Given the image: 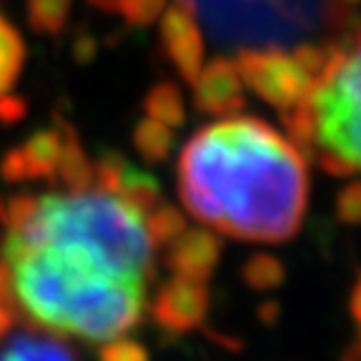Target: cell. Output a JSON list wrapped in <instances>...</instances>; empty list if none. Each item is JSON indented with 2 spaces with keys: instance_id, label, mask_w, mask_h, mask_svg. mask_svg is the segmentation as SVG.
<instances>
[{
  "instance_id": "obj_5",
  "label": "cell",
  "mask_w": 361,
  "mask_h": 361,
  "mask_svg": "<svg viewBox=\"0 0 361 361\" xmlns=\"http://www.w3.org/2000/svg\"><path fill=\"white\" fill-rule=\"evenodd\" d=\"M25 61V45L16 28L0 16V96L11 93Z\"/></svg>"
},
{
  "instance_id": "obj_4",
  "label": "cell",
  "mask_w": 361,
  "mask_h": 361,
  "mask_svg": "<svg viewBox=\"0 0 361 361\" xmlns=\"http://www.w3.org/2000/svg\"><path fill=\"white\" fill-rule=\"evenodd\" d=\"M0 361H75V356L66 344L48 334L11 329L0 338Z\"/></svg>"
},
{
  "instance_id": "obj_6",
  "label": "cell",
  "mask_w": 361,
  "mask_h": 361,
  "mask_svg": "<svg viewBox=\"0 0 361 361\" xmlns=\"http://www.w3.org/2000/svg\"><path fill=\"white\" fill-rule=\"evenodd\" d=\"M28 11L38 30H58L66 20L68 0H28Z\"/></svg>"
},
{
  "instance_id": "obj_7",
  "label": "cell",
  "mask_w": 361,
  "mask_h": 361,
  "mask_svg": "<svg viewBox=\"0 0 361 361\" xmlns=\"http://www.w3.org/2000/svg\"><path fill=\"white\" fill-rule=\"evenodd\" d=\"M23 113H25V103H23V98H16V96H11V93L0 96V121L13 123V121H20Z\"/></svg>"
},
{
  "instance_id": "obj_1",
  "label": "cell",
  "mask_w": 361,
  "mask_h": 361,
  "mask_svg": "<svg viewBox=\"0 0 361 361\" xmlns=\"http://www.w3.org/2000/svg\"><path fill=\"white\" fill-rule=\"evenodd\" d=\"M3 301L30 324L121 341L146 309L153 231L138 203L90 180L0 203Z\"/></svg>"
},
{
  "instance_id": "obj_8",
  "label": "cell",
  "mask_w": 361,
  "mask_h": 361,
  "mask_svg": "<svg viewBox=\"0 0 361 361\" xmlns=\"http://www.w3.org/2000/svg\"><path fill=\"white\" fill-rule=\"evenodd\" d=\"M13 319H16V314H13L11 306L0 304V338L6 336V334L13 329Z\"/></svg>"
},
{
  "instance_id": "obj_3",
  "label": "cell",
  "mask_w": 361,
  "mask_h": 361,
  "mask_svg": "<svg viewBox=\"0 0 361 361\" xmlns=\"http://www.w3.org/2000/svg\"><path fill=\"white\" fill-rule=\"evenodd\" d=\"M311 143L338 169L361 176V38L326 63L304 103Z\"/></svg>"
},
{
  "instance_id": "obj_2",
  "label": "cell",
  "mask_w": 361,
  "mask_h": 361,
  "mask_svg": "<svg viewBox=\"0 0 361 361\" xmlns=\"http://www.w3.org/2000/svg\"><path fill=\"white\" fill-rule=\"evenodd\" d=\"M186 211L224 236L281 243L299 233L309 206L301 151L254 116L214 121L191 135L178 158Z\"/></svg>"
}]
</instances>
